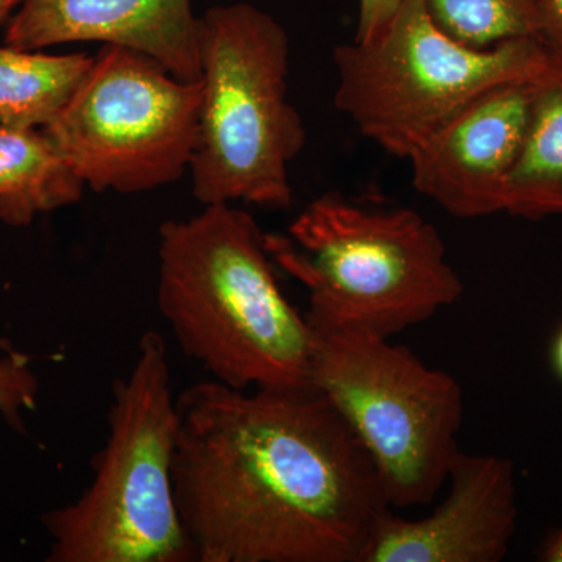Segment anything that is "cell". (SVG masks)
I'll return each mask as SVG.
<instances>
[{
  "instance_id": "cell-10",
  "label": "cell",
  "mask_w": 562,
  "mask_h": 562,
  "mask_svg": "<svg viewBox=\"0 0 562 562\" xmlns=\"http://www.w3.org/2000/svg\"><path fill=\"white\" fill-rule=\"evenodd\" d=\"M449 494L422 519L380 517L361 562H498L517 528L512 460L461 452L450 465Z\"/></svg>"
},
{
  "instance_id": "cell-9",
  "label": "cell",
  "mask_w": 562,
  "mask_h": 562,
  "mask_svg": "<svg viewBox=\"0 0 562 562\" xmlns=\"http://www.w3.org/2000/svg\"><path fill=\"white\" fill-rule=\"evenodd\" d=\"M538 79L495 85L422 140L408 157L417 192L458 220L503 213Z\"/></svg>"
},
{
  "instance_id": "cell-5",
  "label": "cell",
  "mask_w": 562,
  "mask_h": 562,
  "mask_svg": "<svg viewBox=\"0 0 562 562\" xmlns=\"http://www.w3.org/2000/svg\"><path fill=\"white\" fill-rule=\"evenodd\" d=\"M290 57L286 31L249 3L201 16L202 102L190 171L203 205H291L290 165L306 131L288 99Z\"/></svg>"
},
{
  "instance_id": "cell-13",
  "label": "cell",
  "mask_w": 562,
  "mask_h": 562,
  "mask_svg": "<svg viewBox=\"0 0 562 562\" xmlns=\"http://www.w3.org/2000/svg\"><path fill=\"white\" fill-rule=\"evenodd\" d=\"M87 184L43 128L0 127V221L27 227L80 202Z\"/></svg>"
},
{
  "instance_id": "cell-15",
  "label": "cell",
  "mask_w": 562,
  "mask_h": 562,
  "mask_svg": "<svg viewBox=\"0 0 562 562\" xmlns=\"http://www.w3.org/2000/svg\"><path fill=\"white\" fill-rule=\"evenodd\" d=\"M442 32L473 49L505 41L542 38V0H427Z\"/></svg>"
},
{
  "instance_id": "cell-3",
  "label": "cell",
  "mask_w": 562,
  "mask_h": 562,
  "mask_svg": "<svg viewBox=\"0 0 562 562\" xmlns=\"http://www.w3.org/2000/svg\"><path fill=\"white\" fill-rule=\"evenodd\" d=\"M266 246L308 291L316 330L391 339L464 292L441 235L417 211L371 209L336 191L308 203L286 236L266 233Z\"/></svg>"
},
{
  "instance_id": "cell-19",
  "label": "cell",
  "mask_w": 562,
  "mask_h": 562,
  "mask_svg": "<svg viewBox=\"0 0 562 562\" xmlns=\"http://www.w3.org/2000/svg\"><path fill=\"white\" fill-rule=\"evenodd\" d=\"M539 560L546 562H562V525L547 536L542 543Z\"/></svg>"
},
{
  "instance_id": "cell-12",
  "label": "cell",
  "mask_w": 562,
  "mask_h": 562,
  "mask_svg": "<svg viewBox=\"0 0 562 562\" xmlns=\"http://www.w3.org/2000/svg\"><path fill=\"white\" fill-rule=\"evenodd\" d=\"M503 213L532 221L562 216V52L553 47L536 81L527 133L503 192Z\"/></svg>"
},
{
  "instance_id": "cell-11",
  "label": "cell",
  "mask_w": 562,
  "mask_h": 562,
  "mask_svg": "<svg viewBox=\"0 0 562 562\" xmlns=\"http://www.w3.org/2000/svg\"><path fill=\"white\" fill-rule=\"evenodd\" d=\"M68 43L125 47L181 80H201V18L191 0H24L7 22L5 44L16 49Z\"/></svg>"
},
{
  "instance_id": "cell-16",
  "label": "cell",
  "mask_w": 562,
  "mask_h": 562,
  "mask_svg": "<svg viewBox=\"0 0 562 562\" xmlns=\"http://www.w3.org/2000/svg\"><path fill=\"white\" fill-rule=\"evenodd\" d=\"M38 391L31 357L0 344V414L13 430L25 431L22 413L35 409Z\"/></svg>"
},
{
  "instance_id": "cell-6",
  "label": "cell",
  "mask_w": 562,
  "mask_h": 562,
  "mask_svg": "<svg viewBox=\"0 0 562 562\" xmlns=\"http://www.w3.org/2000/svg\"><path fill=\"white\" fill-rule=\"evenodd\" d=\"M312 333L310 384L364 447L391 508L435 501L460 453L461 384L390 338L349 330Z\"/></svg>"
},
{
  "instance_id": "cell-4",
  "label": "cell",
  "mask_w": 562,
  "mask_h": 562,
  "mask_svg": "<svg viewBox=\"0 0 562 562\" xmlns=\"http://www.w3.org/2000/svg\"><path fill=\"white\" fill-rule=\"evenodd\" d=\"M177 395L160 333L140 336L135 364L113 383L105 446L76 502L44 514L47 562H194L173 494Z\"/></svg>"
},
{
  "instance_id": "cell-21",
  "label": "cell",
  "mask_w": 562,
  "mask_h": 562,
  "mask_svg": "<svg viewBox=\"0 0 562 562\" xmlns=\"http://www.w3.org/2000/svg\"><path fill=\"white\" fill-rule=\"evenodd\" d=\"M24 0H0V25L7 24Z\"/></svg>"
},
{
  "instance_id": "cell-17",
  "label": "cell",
  "mask_w": 562,
  "mask_h": 562,
  "mask_svg": "<svg viewBox=\"0 0 562 562\" xmlns=\"http://www.w3.org/2000/svg\"><path fill=\"white\" fill-rule=\"evenodd\" d=\"M402 0H360V18L355 40L366 41L379 35L390 24Z\"/></svg>"
},
{
  "instance_id": "cell-1",
  "label": "cell",
  "mask_w": 562,
  "mask_h": 562,
  "mask_svg": "<svg viewBox=\"0 0 562 562\" xmlns=\"http://www.w3.org/2000/svg\"><path fill=\"white\" fill-rule=\"evenodd\" d=\"M173 494L198 562H361L391 505L341 414L313 387L177 395Z\"/></svg>"
},
{
  "instance_id": "cell-2",
  "label": "cell",
  "mask_w": 562,
  "mask_h": 562,
  "mask_svg": "<svg viewBox=\"0 0 562 562\" xmlns=\"http://www.w3.org/2000/svg\"><path fill=\"white\" fill-rule=\"evenodd\" d=\"M158 235V310L188 358L235 390L312 387V328L251 214L213 203Z\"/></svg>"
},
{
  "instance_id": "cell-14",
  "label": "cell",
  "mask_w": 562,
  "mask_h": 562,
  "mask_svg": "<svg viewBox=\"0 0 562 562\" xmlns=\"http://www.w3.org/2000/svg\"><path fill=\"white\" fill-rule=\"evenodd\" d=\"M94 58L0 46V127L44 128L68 105Z\"/></svg>"
},
{
  "instance_id": "cell-8",
  "label": "cell",
  "mask_w": 562,
  "mask_h": 562,
  "mask_svg": "<svg viewBox=\"0 0 562 562\" xmlns=\"http://www.w3.org/2000/svg\"><path fill=\"white\" fill-rule=\"evenodd\" d=\"M201 102V80H181L147 55L105 44L43 131L90 190L136 194L190 169Z\"/></svg>"
},
{
  "instance_id": "cell-20",
  "label": "cell",
  "mask_w": 562,
  "mask_h": 562,
  "mask_svg": "<svg viewBox=\"0 0 562 562\" xmlns=\"http://www.w3.org/2000/svg\"><path fill=\"white\" fill-rule=\"evenodd\" d=\"M552 366L557 375L562 380V327L554 336L552 346Z\"/></svg>"
},
{
  "instance_id": "cell-7",
  "label": "cell",
  "mask_w": 562,
  "mask_h": 562,
  "mask_svg": "<svg viewBox=\"0 0 562 562\" xmlns=\"http://www.w3.org/2000/svg\"><path fill=\"white\" fill-rule=\"evenodd\" d=\"M335 105L366 138L408 160L443 121L483 91L538 79L552 47L541 38L473 49L432 21L427 0H402L371 40L336 47Z\"/></svg>"
},
{
  "instance_id": "cell-18",
  "label": "cell",
  "mask_w": 562,
  "mask_h": 562,
  "mask_svg": "<svg viewBox=\"0 0 562 562\" xmlns=\"http://www.w3.org/2000/svg\"><path fill=\"white\" fill-rule=\"evenodd\" d=\"M542 38L553 49L562 52V0H542Z\"/></svg>"
}]
</instances>
